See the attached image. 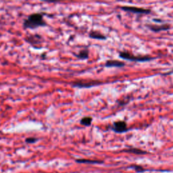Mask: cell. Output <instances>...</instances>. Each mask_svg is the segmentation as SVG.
<instances>
[{
  "mask_svg": "<svg viewBox=\"0 0 173 173\" xmlns=\"http://www.w3.org/2000/svg\"><path fill=\"white\" fill-rule=\"evenodd\" d=\"M77 58L81 60H85L89 58V50L87 49H84V50L79 51L78 54H75Z\"/></svg>",
  "mask_w": 173,
  "mask_h": 173,
  "instance_id": "7c38bea8",
  "label": "cell"
},
{
  "mask_svg": "<svg viewBox=\"0 0 173 173\" xmlns=\"http://www.w3.org/2000/svg\"><path fill=\"white\" fill-rule=\"evenodd\" d=\"M125 64L123 62L116 60H110L106 62L105 66L106 67H123L125 66Z\"/></svg>",
  "mask_w": 173,
  "mask_h": 173,
  "instance_id": "ba28073f",
  "label": "cell"
},
{
  "mask_svg": "<svg viewBox=\"0 0 173 173\" xmlns=\"http://www.w3.org/2000/svg\"><path fill=\"white\" fill-rule=\"evenodd\" d=\"M48 24L44 20V14L41 12L31 14L22 23V27L25 29L31 30L36 29L41 27H45Z\"/></svg>",
  "mask_w": 173,
  "mask_h": 173,
  "instance_id": "6da1fadb",
  "label": "cell"
},
{
  "mask_svg": "<svg viewBox=\"0 0 173 173\" xmlns=\"http://www.w3.org/2000/svg\"><path fill=\"white\" fill-rule=\"evenodd\" d=\"M123 151H124V152L137 154V155H143V154H147L146 151L141 150V149H137V148H130V149H124Z\"/></svg>",
  "mask_w": 173,
  "mask_h": 173,
  "instance_id": "8fae6325",
  "label": "cell"
},
{
  "mask_svg": "<svg viewBox=\"0 0 173 173\" xmlns=\"http://www.w3.org/2000/svg\"><path fill=\"white\" fill-rule=\"evenodd\" d=\"M93 121V118L90 116H86V117L83 118L81 120V124L82 125L86 126V127H89L92 125V123Z\"/></svg>",
  "mask_w": 173,
  "mask_h": 173,
  "instance_id": "4fadbf2b",
  "label": "cell"
},
{
  "mask_svg": "<svg viewBox=\"0 0 173 173\" xmlns=\"http://www.w3.org/2000/svg\"><path fill=\"white\" fill-rule=\"evenodd\" d=\"M122 10L130 12H133L135 14H149L151 11L149 10H147V9H143L141 8H137V7H131V6H123L120 8Z\"/></svg>",
  "mask_w": 173,
  "mask_h": 173,
  "instance_id": "8992f818",
  "label": "cell"
},
{
  "mask_svg": "<svg viewBox=\"0 0 173 173\" xmlns=\"http://www.w3.org/2000/svg\"><path fill=\"white\" fill-rule=\"evenodd\" d=\"M102 84V82L98 81H92L87 82H75L72 84V86L74 87H79V88H88L92 87V86L99 85Z\"/></svg>",
  "mask_w": 173,
  "mask_h": 173,
  "instance_id": "5b68a950",
  "label": "cell"
},
{
  "mask_svg": "<svg viewBox=\"0 0 173 173\" xmlns=\"http://www.w3.org/2000/svg\"><path fill=\"white\" fill-rule=\"evenodd\" d=\"M148 28L154 32H160L162 31H167L170 29L169 25H148Z\"/></svg>",
  "mask_w": 173,
  "mask_h": 173,
  "instance_id": "52a82bcc",
  "label": "cell"
},
{
  "mask_svg": "<svg viewBox=\"0 0 173 173\" xmlns=\"http://www.w3.org/2000/svg\"><path fill=\"white\" fill-rule=\"evenodd\" d=\"M89 37L92 39H99V40H105V39H106V36L97 31H92L89 34Z\"/></svg>",
  "mask_w": 173,
  "mask_h": 173,
  "instance_id": "30bf717a",
  "label": "cell"
},
{
  "mask_svg": "<svg viewBox=\"0 0 173 173\" xmlns=\"http://www.w3.org/2000/svg\"><path fill=\"white\" fill-rule=\"evenodd\" d=\"M76 162L77 163L81 164H102L104 163V161L102 160H89V159H76Z\"/></svg>",
  "mask_w": 173,
  "mask_h": 173,
  "instance_id": "9c48e42d",
  "label": "cell"
},
{
  "mask_svg": "<svg viewBox=\"0 0 173 173\" xmlns=\"http://www.w3.org/2000/svg\"><path fill=\"white\" fill-rule=\"evenodd\" d=\"M120 58L123 59L131 60V61H136V62H147L149 60H151L154 59V58L150 57V56H135L134 55L130 54V53L127 51H121L120 52Z\"/></svg>",
  "mask_w": 173,
  "mask_h": 173,
  "instance_id": "7a4b0ae2",
  "label": "cell"
},
{
  "mask_svg": "<svg viewBox=\"0 0 173 173\" xmlns=\"http://www.w3.org/2000/svg\"><path fill=\"white\" fill-rule=\"evenodd\" d=\"M38 141V139L35 137H28L25 139V142L27 143H35Z\"/></svg>",
  "mask_w": 173,
  "mask_h": 173,
  "instance_id": "9a60e30c",
  "label": "cell"
},
{
  "mask_svg": "<svg viewBox=\"0 0 173 173\" xmlns=\"http://www.w3.org/2000/svg\"><path fill=\"white\" fill-rule=\"evenodd\" d=\"M130 168H132L134 169L135 171H137L138 172H142L145 171V169L141 166H138V165H135V166H132V167H130Z\"/></svg>",
  "mask_w": 173,
  "mask_h": 173,
  "instance_id": "5bb4252c",
  "label": "cell"
},
{
  "mask_svg": "<svg viewBox=\"0 0 173 173\" xmlns=\"http://www.w3.org/2000/svg\"><path fill=\"white\" fill-rule=\"evenodd\" d=\"M25 41L29 43L31 46L35 48H41L42 43L43 42V39L41 35L39 34L29 35L25 37Z\"/></svg>",
  "mask_w": 173,
  "mask_h": 173,
  "instance_id": "3957f363",
  "label": "cell"
},
{
  "mask_svg": "<svg viewBox=\"0 0 173 173\" xmlns=\"http://www.w3.org/2000/svg\"><path fill=\"white\" fill-rule=\"evenodd\" d=\"M111 128L114 132L117 133H123L128 130L127 123L123 120L114 123L113 126L111 127Z\"/></svg>",
  "mask_w": 173,
  "mask_h": 173,
  "instance_id": "277c9868",
  "label": "cell"
}]
</instances>
